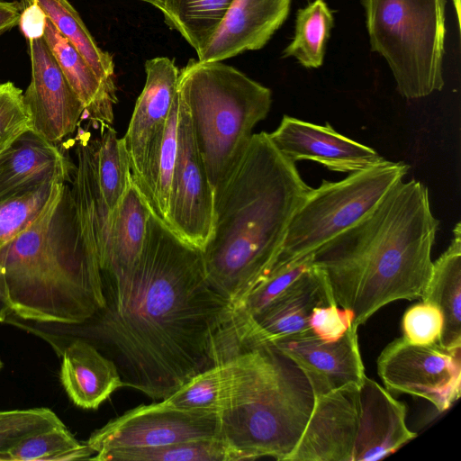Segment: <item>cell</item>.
<instances>
[{
	"label": "cell",
	"mask_w": 461,
	"mask_h": 461,
	"mask_svg": "<svg viewBox=\"0 0 461 461\" xmlns=\"http://www.w3.org/2000/svg\"><path fill=\"white\" fill-rule=\"evenodd\" d=\"M315 402L302 369L274 344L242 401L219 413L220 438L236 460L272 457L287 461L306 427Z\"/></svg>",
	"instance_id": "cell-7"
},
{
	"label": "cell",
	"mask_w": 461,
	"mask_h": 461,
	"mask_svg": "<svg viewBox=\"0 0 461 461\" xmlns=\"http://www.w3.org/2000/svg\"><path fill=\"white\" fill-rule=\"evenodd\" d=\"M102 279L104 305L85 323L124 386L163 400L240 352L232 305L209 283L202 250L152 212L137 263Z\"/></svg>",
	"instance_id": "cell-1"
},
{
	"label": "cell",
	"mask_w": 461,
	"mask_h": 461,
	"mask_svg": "<svg viewBox=\"0 0 461 461\" xmlns=\"http://www.w3.org/2000/svg\"><path fill=\"white\" fill-rule=\"evenodd\" d=\"M2 367H3V363H2V360H1V358H0V372H1V370H2Z\"/></svg>",
	"instance_id": "cell-42"
},
{
	"label": "cell",
	"mask_w": 461,
	"mask_h": 461,
	"mask_svg": "<svg viewBox=\"0 0 461 461\" xmlns=\"http://www.w3.org/2000/svg\"><path fill=\"white\" fill-rule=\"evenodd\" d=\"M216 438H220L218 412L158 402L140 405L111 420L86 444L97 456L115 449L159 447Z\"/></svg>",
	"instance_id": "cell-10"
},
{
	"label": "cell",
	"mask_w": 461,
	"mask_h": 461,
	"mask_svg": "<svg viewBox=\"0 0 461 461\" xmlns=\"http://www.w3.org/2000/svg\"><path fill=\"white\" fill-rule=\"evenodd\" d=\"M408 170L404 162L385 160L340 181L324 180L319 187L311 188L292 216L269 270L313 253L360 221L403 180Z\"/></svg>",
	"instance_id": "cell-9"
},
{
	"label": "cell",
	"mask_w": 461,
	"mask_h": 461,
	"mask_svg": "<svg viewBox=\"0 0 461 461\" xmlns=\"http://www.w3.org/2000/svg\"><path fill=\"white\" fill-rule=\"evenodd\" d=\"M43 39L63 75L84 106V115L101 131L113 121L116 95L112 94L96 76L83 56L48 19Z\"/></svg>",
	"instance_id": "cell-23"
},
{
	"label": "cell",
	"mask_w": 461,
	"mask_h": 461,
	"mask_svg": "<svg viewBox=\"0 0 461 461\" xmlns=\"http://www.w3.org/2000/svg\"><path fill=\"white\" fill-rule=\"evenodd\" d=\"M58 32L83 56L108 90L115 95L113 57L102 50L68 0H34Z\"/></svg>",
	"instance_id": "cell-25"
},
{
	"label": "cell",
	"mask_w": 461,
	"mask_h": 461,
	"mask_svg": "<svg viewBox=\"0 0 461 461\" xmlns=\"http://www.w3.org/2000/svg\"><path fill=\"white\" fill-rule=\"evenodd\" d=\"M13 312L78 325L104 305L102 273L80 246L68 183L57 182L38 217L0 249Z\"/></svg>",
	"instance_id": "cell-4"
},
{
	"label": "cell",
	"mask_w": 461,
	"mask_h": 461,
	"mask_svg": "<svg viewBox=\"0 0 461 461\" xmlns=\"http://www.w3.org/2000/svg\"><path fill=\"white\" fill-rule=\"evenodd\" d=\"M30 128L22 89L12 82L0 84V147Z\"/></svg>",
	"instance_id": "cell-34"
},
{
	"label": "cell",
	"mask_w": 461,
	"mask_h": 461,
	"mask_svg": "<svg viewBox=\"0 0 461 461\" xmlns=\"http://www.w3.org/2000/svg\"><path fill=\"white\" fill-rule=\"evenodd\" d=\"M453 3L456 8L458 24H460V0H453Z\"/></svg>",
	"instance_id": "cell-40"
},
{
	"label": "cell",
	"mask_w": 461,
	"mask_h": 461,
	"mask_svg": "<svg viewBox=\"0 0 461 461\" xmlns=\"http://www.w3.org/2000/svg\"><path fill=\"white\" fill-rule=\"evenodd\" d=\"M354 323L338 340L327 342L313 333L273 343L289 357L308 378L315 397L358 385L366 376Z\"/></svg>",
	"instance_id": "cell-17"
},
{
	"label": "cell",
	"mask_w": 461,
	"mask_h": 461,
	"mask_svg": "<svg viewBox=\"0 0 461 461\" xmlns=\"http://www.w3.org/2000/svg\"><path fill=\"white\" fill-rule=\"evenodd\" d=\"M373 50L387 61L400 95L427 96L444 86L447 0H361Z\"/></svg>",
	"instance_id": "cell-8"
},
{
	"label": "cell",
	"mask_w": 461,
	"mask_h": 461,
	"mask_svg": "<svg viewBox=\"0 0 461 461\" xmlns=\"http://www.w3.org/2000/svg\"><path fill=\"white\" fill-rule=\"evenodd\" d=\"M57 182L44 183L0 203V249L38 217Z\"/></svg>",
	"instance_id": "cell-30"
},
{
	"label": "cell",
	"mask_w": 461,
	"mask_h": 461,
	"mask_svg": "<svg viewBox=\"0 0 461 461\" xmlns=\"http://www.w3.org/2000/svg\"><path fill=\"white\" fill-rule=\"evenodd\" d=\"M276 149L290 160L310 159L341 173L362 171L385 162L375 149L353 140L331 125H318L284 115L267 133Z\"/></svg>",
	"instance_id": "cell-16"
},
{
	"label": "cell",
	"mask_w": 461,
	"mask_h": 461,
	"mask_svg": "<svg viewBox=\"0 0 461 461\" xmlns=\"http://www.w3.org/2000/svg\"><path fill=\"white\" fill-rule=\"evenodd\" d=\"M146 81L122 138L131 177L139 186L151 156L157 150L177 93L179 69L174 59L157 57L145 63Z\"/></svg>",
	"instance_id": "cell-15"
},
{
	"label": "cell",
	"mask_w": 461,
	"mask_h": 461,
	"mask_svg": "<svg viewBox=\"0 0 461 461\" xmlns=\"http://www.w3.org/2000/svg\"><path fill=\"white\" fill-rule=\"evenodd\" d=\"M81 445L66 426L55 428L26 438L5 453L2 461H54L59 454Z\"/></svg>",
	"instance_id": "cell-32"
},
{
	"label": "cell",
	"mask_w": 461,
	"mask_h": 461,
	"mask_svg": "<svg viewBox=\"0 0 461 461\" xmlns=\"http://www.w3.org/2000/svg\"><path fill=\"white\" fill-rule=\"evenodd\" d=\"M333 24V16L324 0H314L298 11L294 36L283 57H294L305 68H319Z\"/></svg>",
	"instance_id": "cell-28"
},
{
	"label": "cell",
	"mask_w": 461,
	"mask_h": 461,
	"mask_svg": "<svg viewBox=\"0 0 461 461\" xmlns=\"http://www.w3.org/2000/svg\"><path fill=\"white\" fill-rule=\"evenodd\" d=\"M18 25L27 41L43 38L48 17L34 0H22Z\"/></svg>",
	"instance_id": "cell-36"
},
{
	"label": "cell",
	"mask_w": 461,
	"mask_h": 461,
	"mask_svg": "<svg viewBox=\"0 0 461 461\" xmlns=\"http://www.w3.org/2000/svg\"><path fill=\"white\" fill-rule=\"evenodd\" d=\"M151 210L133 180L109 214L107 236L98 262L103 274L131 269L142 252Z\"/></svg>",
	"instance_id": "cell-22"
},
{
	"label": "cell",
	"mask_w": 461,
	"mask_h": 461,
	"mask_svg": "<svg viewBox=\"0 0 461 461\" xmlns=\"http://www.w3.org/2000/svg\"><path fill=\"white\" fill-rule=\"evenodd\" d=\"M267 357V344L243 350L191 377L161 402L169 406L220 412L244 399Z\"/></svg>",
	"instance_id": "cell-18"
},
{
	"label": "cell",
	"mask_w": 461,
	"mask_h": 461,
	"mask_svg": "<svg viewBox=\"0 0 461 461\" xmlns=\"http://www.w3.org/2000/svg\"><path fill=\"white\" fill-rule=\"evenodd\" d=\"M97 461H236L220 438L201 439L151 448L115 449L94 456Z\"/></svg>",
	"instance_id": "cell-29"
},
{
	"label": "cell",
	"mask_w": 461,
	"mask_h": 461,
	"mask_svg": "<svg viewBox=\"0 0 461 461\" xmlns=\"http://www.w3.org/2000/svg\"><path fill=\"white\" fill-rule=\"evenodd\" d=\"M291 0H233L199 61H221L259 50L286 19Z\"/></svg>",
	"instance_id": "cell-20"
},
{
	"label": "cell",
	"mask_w": 461,
	"mask_h": 461,
	"mask_svg": "<svg viewBox=\"0 0 461 461\" xmlns=\"http://www.w3.org/2000/svg\"><path fill=\"white\" fill-rule=\"evenodd\" d=\"M337 304L323 273L312 265L284 293L237 330L240 351L312 333L309 318L315 307Z\"/></svg>",
	"instance_id": "cell-14"
},
{
	"label": "cell",
	"mask_w": 461,
	"mask_h": 461,
	"mask_svg": "<svg viewBox=\"0 0 461 461\" xmlns=\"http://www.w3.org/2000/svg\"><path fill=\"white\" fill-rule=\"evenodd\" d=\"M353 323V312L337 304L315 307L309 318V327L312 333L327 342L339 339Z\"/></svg>",
	"instance_id": "cell-35"
},
{
	"label": "cell",
	"mask_w": 461,
	"mask_h": 461,
	"mask_svg": "<svg viewBox=\"0 0 461 461\" xmlns=\"http://www.w3.org/2000/svg\"><path fill=\"white\" fill-rule=\"evenodd\" d=\"M65 424L49 408L0 411V461L26 438Z\"/></svg>",
	"instance_id": "cell-31"
},
{
	"label": "cell",
	"mask_w": 461,
	"mask_h": 461,
	"mask_svg": "<svg viewBox=\"0 0 461 461\" xmlns=\"http://www.w3.org/2000/svg\"><path fill=\"white\" fill-rule=\"evenodd\" d=\"M405 405L366 376L315 397L313 409L287 461H375L417 434L406 424Z\"/></svg>",
	"instance_id": "cell-6"
},
{
	"label": "cell",
	"mask_w": 461,
	"mask_h": 461,
	"mask_svg": "<svg viewBox=\"0 0 461 461\" xmlns=\"http://www.w3.org/2000/svg\"><path fill=\"white\" fill-rule=\"evenodd\" d=\"M233 0H163L165 23L199 55L218 29Z\"/></svg>",
	"instance_id": "cell-26"
},
{
	"label": "cell",
	"mask_w": 461,
	"mask_h": 461,
	"mask_svg": "<svg viewBox=\"0 0 461 461\" xmlns=\"http://www.w3.org/2000/svg\"><path fill=\"white\" fill-rule=\"evenodd\" d=\"M13 312L9 297L7 284L3 272L0 269V321Z\"/></svg>",
	"instance_id": "cell-38"
},
{
	"label": "cell",
	"mask_w": 461,
	"mask_h": 461,
	"mask_svg": "<svg viewBox=\"0 0 461 461\" xmlns=\"http://www.w3.org/2000/svg\"><path fill=\"white\" fill-rule=\"evenodd\" d=\"M438 226L427 186L402 180L368 215L313 251L312 264L358 327L390 303L421 299Z\"/></svg>",
	"instance_id": "cell-2"
},
{
	"label": "cell",
	"mask_w": 461,
	"mask_h": 461,
	"mask_svg": "<svg viewBox=\"0 0 461 461\" xmlns=\"http://www.w3.org/2000/svg\"><path fill=\"white\" fill-rule=\"evenodd\" d=\"M402 328V337L411 343H438L443 329V317L436 306L421 302L411 306L404 312Z\"/></svg>",
	"instance_id": "cell-33"
},
{
	"label": "cell",
	"mask_w": 461,
	"mask_h": 461,
	"mask_svg": "<svg viewBox=\"0 0 461 461\" xmlns=\"http://www.w3.org/2000/svg\"><path fill=\"white\" fill-rule=\"evenodd\" d=\"M60 381L73 403L88 410L97 409L124 386L114 362L83 339L72 340L64 349Z\"/></svg>",
	"instance_id": "cell-21"
},
{
	"label": "cell",
	"mask_w": 461,
	"mask_h": 461,
	"mask_svg": "<svg viewBox=\"0 0 461 461\" xmlns=\"http://www.w3.org/2000/svg\"><path fill=\"white\" fill-rule=\"evenodd\" d=\"M213 197L189 114L178 95L177 151L166 225L202 250L212 233Z\"/></svg>",
	"instance_id": "cell-12"
},
{
	"label": "cell",
	"mask_w": 461,
	"mask_h": 461,
	"mask_svg": "<svg viewBox=\"0 0 461 461\" xmlns=\"http://www.w3.org/2000/svg\"><path fill=\"white\" fill-rule=\"evenodd\" d=\"M95 165L102 198L112 213L132 183L129 155L122 138L110 126L95 140Z\"/></svg>",
	"instance_id": "cell-27"
},
{
	"label": "cell",
	"mask_w": 461,
	"mask_h": 461,
	"mask_svg": "<svg viewBox=\"0 0 461 461\" xmlns=\"http://www.w3.org/2000/svg\"><path fill=\"white\" fill-rule=\"evenodd\" d=\"M74 169L57 144L30 128L0 153V203L47 182L70 183Z\"/></svg>",
	"instance_id": "cell-19"
},
{
	"label": "cell",
	"mask_w": 461,
	"mask_h": 461,
	"mask_svg": "<svg viewBox=\"0 0 461 461\" xmlns=\"http://www.w3.org/2000/svg\"><path fill=\"white\" fill-rule=\"evenodd\" d=\"M140 1L149 3L152 5H154L155 7H157L158 9H159L163 4V0H140Z\"/></svg>",
	"instance_id": "cell-39"
},
{
	"label": "cell",
	"mask_w": 461,
	"mask_h": 461,
	"mask_svg": "<svg viewBox=\"0 0 461 461\" xmlns=\"http://www.w3.org/2000/svg\"><path fill=\"white\" fill-rule=\"evenodd\" d=\"M311 188L267 132L253 134L230 177L214 194L212 233L202 249L209 283L233 309L269 270Z\"/></svg>",
	"instance_id": "cell-3"
},
{
	"label": "cell",
	"mask_w": 461,
	"mask_h": 461,
	"mask_svg": "<svg viewBox=\"0 0 461 461\" xmlns=\"http://www.w3.org/2000/svg\"><path fill=\"white\" fill-rule=\"evenodd\" d=\"M377 372L388 392L426 399L439 412L460 397L461 351L438 343L418 345L397 338L380 353Z\"/></svg>",
	"instance_id": "cell-11"
},
{
	"label": "cell",
	"mask_w": 461,
	"mask_h": 461,
	"mask_svg": "<svg viewBox=\"0 0 461 461\" xmlns=\"http://www.w3.org/2000/svg\"><path fill=\"white\" fill-rule=\"evenodd\" d=\"M446 251L433 262L421 302L436 306L443 317L438 344L448 351H461V224L453 230Z\"/></svg>",
	"instance_id": "cell-24"
},
{
	"label": "cell",
	"mask_w": 461,
	"mask_h": 461,
	"mask_svg": "<svg viewBox=\"0 0 461 461\" xmlns=\"http://www.w3.org/2000/svg\"><path fill=\"white\" fill-rule=\"evenodd\" d=\"M8 144H9V143H8ZM8 144H7V145H8ZM7 145H5V146H3V147H0V153H1V151H2V150H3V149H4Z\"/></svg>",
	"instance_id": "cell-41"
},
{
	"label": "cell",
	"mask_w": 461,
	"mask_h": 461,
	"mask_svg": "<svg viewBox=\"0 0 461 461\" xmlns=\"http://www.w3.org/2000/svg\"><path fill=\"white\" fill-rule=\"evenodd\" d=\"M32 79L23 94L31 129L58 144L77 130L84 106L43 38L29 40Z\"/></svg>",
	"instance_id": "cell-13"
},
{
	"label": "cell",
	"mask_w": 461,
	"mask_h": 461,
	"mask_svg": "<svg viewBox=\"0 0 461 461\" xmlns=\"http://www.w3.org/2000/svg\"><path fill=\"white\" fill-rule=\"evenodd\" d=\"M21 10L20 2L0 0V36L18 24Z\"/></svg>",
	"instance_id": "cell-37"
},
{
	"label": "cell",
	"mask_w": 461,
	"mask_h": 461,
	"mask_svg": "<svg viewBox=\"0 0 461 461\" xmlns=\"http://www.w3.org/2000/svg\"><path fill=\"white\" fill-rule=\"evenodd\" d=\"M177 93L216 194L244 156L254 127L267 117L271 91L221 61L190 59L179 70Z\"/></svg>",
	"instance_id": "cell-5"
}]
</instances>
